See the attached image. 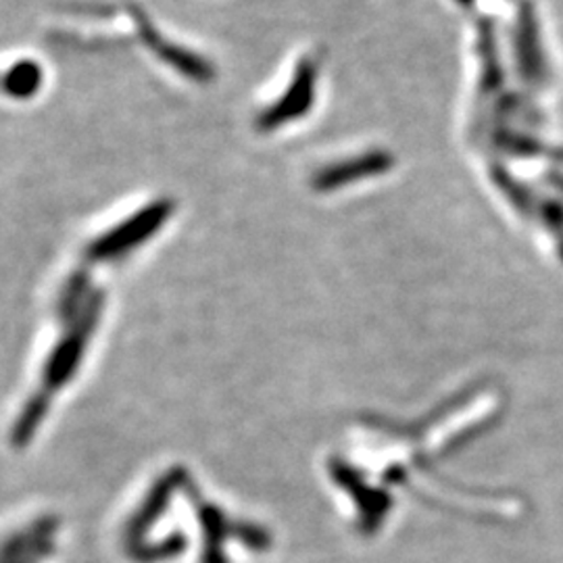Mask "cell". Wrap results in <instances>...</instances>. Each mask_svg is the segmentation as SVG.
I'll return each mask as SVG.
<instances>
[{
	"mask_svg": "<svg viewBox=\"0 0 563 563\" xmlns=\"http://www.w3.org/2000/svg\"><path fill=\"white\" fill-rule=\"evenodd\" d=\"M501 409V393L478 386L441 405L418 423L362 420L330 462L332 483L349 504L355 532L372 537L383 530L395 511L399 495L443 501L446 507L470 514L511 518L520 511L516 499L501 495L455 493L439 481V462L451 449L478 434Z\"/></svg>",
	"mask_w": 563,
	"mask_h": 563,
	"instance_id": "cell-1",
	"label": "cell"
}]
</instances>
